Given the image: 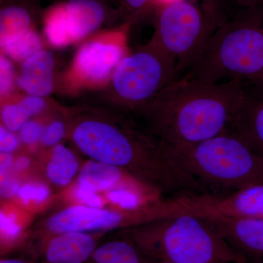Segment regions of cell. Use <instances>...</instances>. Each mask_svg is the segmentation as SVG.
<instances>
[{
  "mask_svg": "<svg viewBox=\"0 0 263 263\" xmlns=\"http://www.w3.org/2000/svg\"><path fill=\"white\" fill-rule=\"evenodd\" d=\"M245 84H207L181 78L142 111L162 146H181L229 133L245 95Z\"/></svg>",
  "mask_w": 263,
  "mask_h": 263,
  "instance_id": "1",
  "label": "cell"
},
{
  "mask_svg": "<svg viewBox=\"0 0 263 263\" xmlns=\"http://www.w3.org/2000/svg\"><path fill=\"white\" fill-rule=\"evenodd\" d=\"M162 148L184 180L188 195H217L263 185L262 159L234 133Z\"/></svg>",
  "mask_w": 263,
  "mask_h": 263,
  "instance_id": "2",
  "label": "cell"
},
{
  "mask_svg": "<svg viewBox=\"0 0 263 263\" xmlns=\"http://www.w3.org/2000/svg\"><path fill=\"white\" fill-rule=\"evenodd\" d=\"M262 70L263 5H238L228 11L198 61L183 77L207 84H257Z\"/></svg>",
  "mask_w": 263,
  "mask_h": 263,
  "instance_id": "3",
  "label": "cell"
},
{
  "mask_svg": "<svg viewBox=\"0 0 263 263\" xmlns=\"http://www.w3.org/2000/svg\"><path fill=\"white\" fill-rule=\"evenodd\" d=\"M128 238L157 262L247 263L204 218L193 213L139 224Z\"/></svg>",
  "mask_w": 263,
  "mask_h": 263,
  "instance_id": "4",
  "label": "cell"
},
{
  "mask_svg": "<svg viewBox=\"0 0 263 263\" xmlns=\"http://www.w3.org/2000/svg\"><path fill=\"white\" fill-rule=\"evenodd\" d=\"M222 19L220 8L213 5L202 9L175 0L159 6L153 37L174 60L177 80L198 61Z\"/></svg>",
  "mask_w": 263,
  "mask_h": 263,
  "instance_id": "5",
  "label": "cell"
},
{
  "mask_svg": "<svg viewBox=\"0 0 263 263\" xmlns=\"http://www.w3.org/2000/svg\"><path fill=\"white\" fill-rule=\"evenodd\" d=\"M176 81L174 60L154 37L148 44L124 57L112 77L117 98L141 110Z\"/></svg>",
  "mask_w": 263,
  "mask_h": 263,
  "instance_id": "6",
  "label": "cell"
},
{
  "mask_svg": "<svg viewBox=\"0 0 263 263\" xmlns=\"http://www.w3.org/2000/svg\"><path fill=\"white\" fill-rule=\"evenodd\" d=\"M107 15L102 0H67L46 10L43 31L52 46L65 47L95 32Z\"/></svg>",
  "mask_w": 263,
  "mask_h": 263,
  "instance_id": "7",
  "label": "cell"
},
{
  "mask_svg": "<svg viewBox=\"0 0 263 263\" xmlns=\"http://www.w3.org/2000/svg\"><path fill=\"white\" fill-rule=\"evenodd\" d=\"M122 29L100 34L81 46L72 64L76 80L88 86H98L113 77L124 57L120 40Z\"/></svg>",
  "mask_w": 263,
  "mask_h": 263,
  "instance_id": "8",
  "label": "cell"
},
{
  "mask_svg": "<svg viewBox=\"0 0 263 263\" xmlns=\"http://www.w3.org/2000/svg\"><path fill=\"white\" fill-rule=\"evenodd\" d=\"M186 212L263 220V185L217 195H183L174 198Z\"/></svg>",
  "mask_w": 263,
  "mask_h": 263,
  "instance_id": "9",
  "label": "cell"
},
{
  "mask_svg": "<svg viewBox=\"0 0 263 263\" xmlns=\"http://www.w3.org/2000/svg\"><path fill=\"white\" fill-rule=\"evenodd\" d=\"M202 216L247 263H263V220L219 214Z\"/></svg>",
  "mask_w": 263,
  "mask_h": 263,
  "instance_id": "10",
  "label": "cell"
},
{
  "mask_svg": "<svg viewBox=\"0 0 263 263\" xmlns=\"http://www.w3.org/2000/svg\"><path fill=\"white\" fill-rule=\"evenodd\" d=\"M122 215L114 211L76 205L57 213L48 219L46 227L52 234L84 233L111 229L121 226Z\"/></svg>",
  "mask_w": 263,
  "mask_h": 263,
  "instance_id": "11",
  "label": "cell"
},
{
  "mask_svg": "<svg viewBox=\"0 0 263 263\" xmlns=\"http://www.w3.org/2000/svg\"><path fill=\"white\" fill-rule=\"evenodd\" d=\"M229 133L239 136L263 160V86L247 83L238 116Z\"/></svg>",
  "mask_w": 263,
  "mask_h": 263,
  "instance_id": "12",
  "label": "cell"
},
{
  "mask_svg": "<svg viewBox=\"0 0 263 263\" xmlns=\"http://www.w3.org/2000/svg\"><path fill=\"white\" fill-rule=\"evenodd\" d=\"M98 246V238L89 233L53 234L43 243L41 263H87Z\"/></svg>",
  "mask_w": 263,
  "mask_h": 263,
  "instance_id": "13",
  "label": "cell"
},
{
  "mask_svg": "<svg viewBox=\"0 0 263 263\" xmlns=\"http://www.w3.org/2000/svg\"><path fill=\"white\" fill-rule=\"evenodd\" d=\"M54 67L51 53L41 50L22 62L17 86L27 94L42 98L48 96L54 86Z\"/></svg>",
  "mask_w": 263,
  "mask_h": 263,
  "instance_id": "14",
  "label": "cell"
},
{
  "mask_svg": "<svg viewBox=\"0 0 263 263\" xmlns=\"http://www.w3.org/2000/svg\"><path fill=\"white\" fill-rule=\"evenodd\" d=\"M89 262L93 263H156L130 239L115 240L98 245Z\"/></svg>",
  "mask_w": 263,
  "mask_h": 263,
  "instance_id": "15",
  "label": "cell"
},
{
  "mask_svg": "<svg viewBox=\"0 0 263 263\" xmlns=\"http://www.w3.org/2000/svg\"><path fill=\"white\" fill-rule=\"evenodd\" d=\"M122 173L117 166L90 160L83 166L78 178V186L97 192L108 190L117 184Z\"/></svg>",
  "mask_w": 263,
  "mask_h": 263,
  "instance_id": "16",
  "label": "cell"
},
{
  "mask_svg": "<svg viewBox=\"0 0 263 263\" xmlns=\"http://www.w3.org/2000/svg\"><path fill=\"white\" fill-rule=\"evenodd\" d=\"M32 29V15L27 7L10 3L1 8L0 44L21 37Z\"/></svg>",
  "mask_w": 263,
  "mask_h": 263,
  "instance_id": "17",
  "label": "cell"
},
{
  "mask_svg": "<svg viewBox=\"0 0 263 263\" xmlns=\"http://www.w3.org/2000/svg\"><path fill=\"white\" fill-rule=\"evenodd\" d=\"M79 169V161L72 151L63 145L53 147L46 167L47 177L53 184L59 186L70 184Z\"/></svg>",
  "mask_w": 263,
  "mask_h": 263,
  "instance_id": "18",
  "label": "cell"
},
{
  "mask_svg": "<svg viewBox=\"0 0 263 263\" xmlns=\"http://www.w3.org/2000/svg\"><path fill=\"white\" fill-rule=\"evenodd\" d=\"M0 45L5 56L19 62H24L42 50L41 39L34 29L21 37Z\"/></svg>",
  "mask_w": 263,
  "mask_h": 263,
  "instance_id": "19",
  "label": "cell"
},
{
  "mask_svg": "<svg viewBox=\"0 0 263 263\" xmlns=\"http://www.w3.org/2000/svg\"><path fill=\"white\" fill-rule=\"evenodd\" d=\"M28 118L18 103L8 104L1 110L3 126L13 133L20 130L22 126L28 121Z\"/></svg>",
  "mask_w": 263,
  "mask_h": 263,
  "instance_id": "20",
  "label": "cell"
},
{
  "mask_svg": "<svg viewBox=\"0 0 263 263\" xmlns=\"http://www.w3.org/2000/svg\"><path fill=\"white\" fill-rule=\"evenodd\" d=\"M50 190L47 186L41 183H30L19 188L18 196L24 204L29 202L41 203L50 196Z\"/></svg>",
  "mask_w": 263,
  "mask_h": 263,
  "instance_id": "21",
  "label": "cell"
},
{
  "mask_svg": "<svg viewBox=\"0 0 263 263\" xmlns=\"http://www.w3.org/2000/svg\"><path fill=\"white\" fill-rule=\"evenodd\" d=\"M15 86V72L13 65L6 56L0 58V93L1 98L11 94Z\"/></svg>",
  "mask_w": 263,
  "mask_h": 263,
  "instance_id": "22",
  "label": "cell"
},
{
  "mask_svg": "<svg viewBox=\"0 0 263 263\" xmlns=\"http://www.w3.org/2000/svg\"><path fill=\"white\" fill-rule=\"evenodd\" d=\"M109 200L126 210H136L139 206L140 200L138 195L129 190H117L110 192Z\"/></svg>",
  "mask_w": 263,
  "mask_h": 263,
  "instance_id": "23",
  "label": "cell"
},
{
  "mask_svg": "<svg viewBox=\"0 0 263 263\" xmlns=\"http://www.w3.org/2000/svg\"><path fill=\"white\" fill-rule=\"evenodd\" d=\"M45 128L36 121L29 120L22 126L19 130V138L26 144H36L41 141Z\"/></svg>",
  "mask_w": 263,
  "mask_h": 263,
  "instance_id": "24",
  "label": "cell"
},
{
  "mask_svg": "<svg viewBox=\"0 0 263 263\" xmlns=\"http://www.w3.org/2000/svg\"><path fill=\"white\" fill-rule=\"evenodd\" d=\"M65 133V127L60 121L51 122L44 129L41 143L45 146H55L61 141Z\"/></svg>",
  "mask_w": 263,
  "mask_h": 263,
  "instance_id": "25",
  "label": "cell"
},
{
  "mask_svg": "<svg viewBox=\"0 0 263 263\" xmlns=\"http://www.w3.org/2000/svg\"><path fill=\"white\" fill-rule=\"evenodd\" d=\"M122 8L129 19H137L155 4V0H121Z\"/></svg>",
  "mask_w": 263,
  "mask_h": 263,
  "instance_id": "26",
  "label": "cell"
},
{
  "mask_svg": "<svg viewBox=\"0 0 263 263\" xmlns=\"http://www.w3.org/2000/svg\"><path fill=\"white\" fill-rule=\"evenodd\" d=\"M18 103L28 117L41 114L44 110L46 105L42 97L30 95L24 97Z\"/></svg>",
  "mask_w": 263,
  "mask_h": 263,
  "instance_id": "27",
  "label": "cell"
},
{
  "mask_svg": "<svg viewBox=\"0 0 263 263\" xmlns=\"http://www.w3.org/2000/svg\"><path fill=\"white\" fill-rule=\"evenodd\" d=\"M20 141L13 132L4 126L0 127V152L1 153H11L18 148Z\"/></svg>",
  "mask_w": 263,
  "mask_h": 263,
  "instance_id": "28",
  "label": "cell"
},
{
  "mask_svg": "<svg viewBox=\"0 0 263 263\" xmlns=\"http://www.w3.org/2000/svg\"><path fill=\"white\" fill-rule=\"evenodd\" d=\"M76 195L77 198L85 204L86 206L101 208L102 205H103V200L95 192L85 190V189L78 186Z\"/></svg>",
  "mask_w": 263,
  "mask_h": 263,
  "instance_id": "29",
  "label": "cell"
},
{
  "mask_svg": "<svg viewBox=\"0 0 263 263\" xmlns=\"http://www.w3.org/2000/svg\"><path fill=\"white\" fill-rule=\"evenodd\" d=\"M0 224L3 234L8 237H15L20 233L21 228L15 221V217L9 214L1 213Z\"/></svg>",
  "mask_w": 263,
  "mask_h": 263,
  "instance_id": "30",
  "label": "cell"
},
{
  "mask_svg": "<svg viewBox=\"0 0 263 263\" xmlns=\"http://www.w3.org/2000/svg\"><path fill=\"white\" fill-rule=\"evenodd\" d=\"M1 197L4 198H9L13 197L15 194L18 193L19 183L15 179L10 177L8 175L1 176Z\"/></svg>",
  "mask_w": 263,
  "mask_h": 263,
  "instance_id": "31",
  "label": "cell"
},
{
  "mask_svg": "<svg viewBox=\"0 0 263 263\" xmlns=\"http://www.w3.org/2000/svg\"><path fill=\"white\" fill-rule=\"evenodd\" d=\"M14 162L15 161L10 154L1 153V164H0L1 176L8 175L12 167L14 166Z\"/></svg>",
  "mask_w": 263,
  "mask_h": 263,
  "instance_id": "32",
  "label": "cell"
},
{
  "mask_svg": "<svg viewBox=\"0 0 263 263\" xmlns=\"http://www.w3.org/2000/svg\"><path fill=\"white\" fill-rule=\"evenodd\" d=\"M30 165V160L27 157H20L14 162V167L16 171H25Z\"/></svg>",
  "mask_w": 263,
  "mask_h": 263,
  "instance_id": "33",
  "label": "cell"
},
{
  "mask_svg": "<svg viewBox=\"0 0 263 263\" xmlns=\"http://www.w3.org/2000/svg\"><path fill=\"white\" fill-rule=\"evenodd\" d=\"M238 6L252 7L263 5V0H233Z\"/></svg>",
  "mask_w": 263,
  "mask_h": 263,
  "instance_id": "34",
  "label": "cell"
},
{
  "mask_svg": "<svg viewBox=\"0 0 263 263\" xmlns=\"http://www.w3.org/2000/svg\"><path fill=\"white\" fill-rule=\"evenodd\" d=\"M0 263H29L28 261L17 257H4L0 260Z\"/></svg>",
  "mask_w": 263,
  "mask_h": 263,
  "instance_id": "35",
  "label": "cell"
},
{
  "mask_svg": "<svg viewBox=\"0 0 263 263\" xmlns=\"http://www.w3.org/2000/svg\"><path fill=\"white\" fill-rule=\"evenodd\" d=\"M256 84L260 85V86H263V70L262 72V75H261L260 78H259L258 82Z\"/></svg>",
  "mask_w": 263,
  "mask_h": 263,
  "instance_id": "36",
  "label": "cell"
},
{
  "mask_svg": "<svg viewBox=\"0 0 263 263\" xmlns=\"http://www.w3.org/2000/svg\"><path fill=\"white\" fill-rule=\"evenodd\" d=\"M156 263H170V262H157Z\"/></svg>",
  "mask_w": 263,
  "mask_h": 263,
  "instance_id": "37",
  "label": "cell"
}]
</instances>
